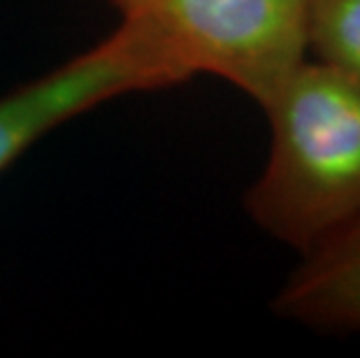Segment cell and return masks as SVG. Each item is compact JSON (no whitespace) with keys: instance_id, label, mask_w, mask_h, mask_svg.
<instances>
[{"instance_id":"277c9868","label":"cell","mask_w":360,"mask_h":358,"mask_svg":"<svg viewBox=\"0 0 360 358\" xmlns=\"http://www.w3.org/2000/svg\"><path fill=\"white\" fill-rule=\"evenodd\" d=\"M272 309L319 333H360V217L302 254Z\"/></svg>"},{"instance_id":"5b68a950","label":"cell","mask_w":360,"mask_h":358,"mask_svg":"<svg viewBox=\"0 0 360 358\" xmlns=\"http://www.w3.org/2000/svg\"><path fill=\"white\" fill-rule=\"evenodd\" d=\"M360 84V0H307V51Z\"/></svg>"},{"instance_id":"6da1fadb","label":"cell","mask_w":360,"mask_h":358,"mask_svg":"<svg viewBox=\"0 0 360 358\" xmlns=\"http://www.w3.org/2000/svg\"><path fill=\"white\" fill-rule=\"evenodd\" d=\"M263 112L270 156L244 193V210L302 256L360 217V84L302 60Z\"/></svg>"},{"instance_id":"3957f363","label":"cell","mask_w":360,"mask_h":358,"mask_svg":"<svg viewBox=\"0 0 360 358\" xmlns=\"http://www.w3.org/2000/svg\"><path fill=\"white\" fill-rule=\"evenodd\" d=\"M179 84L149 37L119 21L94 47L0 96V172L53 128L98 105Z\"/></svg>"},{"instance_id":"7a4b0ae2","label":"cell","mask_w":360,"mask_h":358,"mask_svg":"<svg viewBox=\"0 0 360 358\" xmlns=\"http://www.w3.org/2000/svg\"><path fill=\"white\" fill-rule=\"evenodd\" d=\"M179 82L212 75L260 108L307 54V0H105Z\"/></svg>"}]
</instances>
